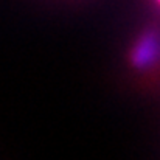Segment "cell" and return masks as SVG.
<instances>
[{"label":"cell","mask_w":160,"mask_h":160,"mask_svg":"<svg viewBox=\"0 0 160 160\" xmlns=\"http://www.w3.org/2000/svg\"><path fill=\"white\" fill-rule=\"evenodd\" d=\"M156 48H157L156 34H152V33L143 34L137 41V44L132 50V54H131L132 64L138 68L149 67V64H152L156 59Z\"/></svg>","instance_id":"1"}]
</instances>
